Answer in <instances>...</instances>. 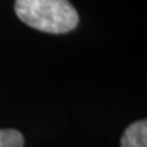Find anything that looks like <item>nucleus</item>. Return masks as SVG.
I'll use <instances>...</instances> for the list:
<instances>
[{"label":"nucleus","instance_id":"1","mask_svg":"<svg viewBox=\"0 0 147 147\" xmlns=\"http://www.w3.org/2000/svg\"><path fill=\"white\" fill-rule=\"evenodd\" d=\"M15 14L27 26L51 34L68 33L79 23L68 0H15Z\"/></svg>","mask_w":147,"mask_h":147},{"label":"nucleus","instance_id":"2","mask_svg":"<svg viewBox=\"0 0 147 147\" xmlns=\"http://www.w3.org/2000/svg\"><path fill=\"white\" fill-rule=\"evenodd\" d=\"M121 147H147V121L140 120L131 125L121 138Z\"/></svg>","mask_w":147,"mask_h":147},{"label":"nucleus","instance_id":"3","mask_svg":"<svg viewBox=\"0 0 147 147\" xmlns=\"http://www.w3.org/2000/svg\"><path fill=\"white\" fill-rule=\"evenodd\" d=\"M23 135L18 129H0V147H23Z\"/></svg>","mask_w":147,"mask_h":147}]
</instances>
